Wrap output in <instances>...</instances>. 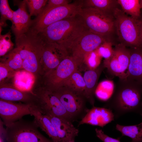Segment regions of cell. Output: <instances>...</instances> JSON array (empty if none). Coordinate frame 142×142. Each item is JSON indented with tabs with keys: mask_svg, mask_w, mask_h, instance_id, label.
Instances as JSON below:
<instances>
[{
	"mask_svg": "<svg viewBox=\"0 0 142 142\" xmlns=\"http://www.w3.org/2000/svg\"><path fill=\"white\" fill-rule=\"evenodd\" d=\"M96 136L103 142H120L119 139L111 137L105 134L101 129H95Z\"/></svg>",
	"mask_w": 142,
	"mask_h": 142,
	"instance_id": "obj_34",
	"label": "cell"
},
{
	"mask_svg": "<svg viewBox=\"0 0 142 142\" xmlns=\"http://www.w3.org/2000/svg\"><path fill=\"white\" fill-rule=\"evenodd\" d=\"M48 0H26L31 16L39 15L42 11Z\"/></svg>",
	"mask_w": 142,
	"mask_h": 142,
	"instance_id": "obj_31",
	"label": "cell"
},
{
	"mask_svg": "<svg viewBox=\"0 0 142 142\" xmlns=\"http://www.w3.org/2000/svg\"><path fill=\"white\" fill-rule=\"evenodd\" d=\"M78 14L92 33L107 37L115 31L113 15L90 7H82Z\"/></svg>",
	"mask_w": 142,
	"mask_h": 142,
	"instance_id": "obj_6",
	"label": "cell"
},
{
	"mask_svg": "<svg viewBox=\"0 0 142 142\" xmlns=\"http://www.w3.org/2000/svg\"><path fill=\"white\" fill-rule=\"evenodd\" d=\"M70 1L68 0H48L42 11L38 16L43 14L49 10L53 8L69 4L70 3Z\"/></svg>",
	"mask_w": 142,
	"mask_h": 142,
	"instance_id": "obj_33",
	"label": "cell"
},
{
	"mask_svg": "<svg viewBox=\"0 0 142 142\" xmlns=\"http://www.w3.org/2000/svg\"><path fill=\"white\" fill-rule=\"evenodd\" d=\"M113 82L110 80H105L100 82L97 86L95 94L99 99L104 101L109 100L114 91Z\"/></svg>",
	"mask_w": 142,
	"mask_h": 142,
	"instance_id": "obj_27",
	"label": "cell"
},
{
	"mask_svg": "<svg viewBox=\"0 0 142 142\" xmlns=\"http://www.w3.org/2000/svg\"><path fill=\"white\" fill-rule=\"evenodd\" d=\"M34 118V121L54 142H60L55 130L51 120L46 115L41 113L33 105L32 115Z\"/></svg>",
	"mask_w": 142,
	"mask_h": 142,
	"instance_id": "obj_21",
	"label": "cell"
},
{
	"mask_svg": "<svg viewBox=\"0 0 142 142\" xmlns=\"http://www.w3.org/2000/svg\"><path fill=\"white\" fill-rule=\"evenodd\" d=\"M34 94L36 98L35 106L42 114H51L71 121L73 120L59 99L52 91L44 87Z\"/></svg>",
	"mask_w": 142,
	"mask_h": 142,
	"instance_id": "obj_9",
	"label": "cell"
},
{
	"mask_svg": "<svg viewBox=\"0 0 142 142\" xmlns=\"http://www.w3.org/2000/svg\"><path fill=\"white\" fill-rule=\"evenodd\" d=\"M0 27H5L7 26V20L12 21L14 12L10 8L8 0H0Z\"/></svg>",
	"mask_w": 142,
	"mask_h": 142,
	"instance_id": "obj_28",
	"label": "cell"
},
{
	"mask_svg": "<svg viewBox=\"0 0 142 142\" xmlns=\"http://www.w3.org/2000/svg\"><path fill=\"white\" fill-rule=\"evenodd\" d=\"M80 65L75 58L68 56L55 69L44 75V87L53 91L63 86L66 81Z\"/></svg>",
	"mask_w": 142,
	"mask_h": 142,
	"instance_id": "obj_8",
	"label": "cell"
},
{
	"mask_svg": "<svg viewBox=\"0 0 142 142\" xmlns=\"http://www.w3.org/2000/svg\"><path fill=\"white\" fill-rule=\"evenodd\" d=\"M130 49L121 43L116 44L114 48L112 56L104 59L103 64L112 75L124 79L126 77L130 61Z\"/></svg>",
	"mask_w": 142,
	"mask_h": 142,
	"instance_id": "obj_10",
	"label": "cell"
},
{
	"mask_svg": "<svg viewBox=\"0 0 142 142\" xmlns=\"http://www.w3.org/2000/svg\"><path fill=\"white\" fill-rule=\"evenodd\" d=\"M14 5L18 9L14 11L11 29L15 40L28 32L32 23V20L27 11L26 0L14 1Z\"/></svg>",
	"mask_w": 142,
	"mask_h": 142,
	"instance_id": "obj_15",
	"label": "cell"
},
{
	"mask_svg": "<svg viewBox=\"0 0 142 142\" xmlns=\"http://www.w3.org/2000/svg\"><path fill=\"white\" fill-rule=\"evenodd\" d=\"M115 31L120 43L130 48L142 49L141 22L129 16L118 7L113 12Z\"/></svg>",
	"mask_w": 142,
	"mask_h": 142,
	"instance_id": "obj_4",
	"label": "cell"
},
{
	"mask_svg": "<svg viewBox=\"0 0 142 142\" xmlns=\"http://www.w3.org/2000/svg\"><path fill=\"white\" fill-rule=\"evenodd\" d=\"M139 4L141 8H142V0H139Z\"/></svg>",
	"mask_w": 142,
	"mask_h": 142,
	"instance_id": "obj_36",
	"label": "cell"
},
{
	"mask_svg": "<svg viewBox=\"0 0 142 142\" xmlns=\"http://www.w3.org/2000/svg\"><path fill=\"white\" fill-rule=\"evenodd\" d=\"M34 105L17 103L0 99V116L6 127L21 119L24 116L32 114Z\"/></svg>",
	"mask_w": 142,
	"mask_h": 142,
	"instance_id": "obj_14",
	"label": "cell"
},
{
	"mask_svg": "<svg viewBox=\"0 0 142 142\" xmlns=\"http://www.w3.org/2000/svg\"><path fill=\"white\" fill-rule=\"evenodd\" d=\"M114 118L112 110L94 106L88 111L78 125L87 124L103 127L114 120Z\"/></svg>",
	"mask_w": 142,
	"mask_h": 142,
	"instance_id": "obj_17",
	"label": "cell"
},
{
	"mask_svg": "<svg viewBox=\"0 0 142 142\" xmlns=\"http://www.w3.org/2000/svg\"><path fill=\"white\" fill-rule=\"evenodd\" d=\"M14 72L11 70L6 65L1 62L0 63V82L8 77L9 73Z\"/></svg>",
	"mask_w": 142,
	"mask_h": 142,
	"instance_id": "obj_35",
	"label": "cell"
},
{
	"mask_svg": "<svg viewBox=\"0 0 142 142\" xmlns=\"http://www.w3.org/2000/svg\"><path fill=\"white\" fill-rule=\"evenodd\" d=\"M88 30L78 14L54 23L37 34L43 42L59 44L68 53L77 40Z\"/></svg>",
	"mask_w": 142,
	"mask_h": 142,
	"instance_id": "obj_2",
	"label": "cell"
},
{
	"mask_svg": "<svg viewBox=\"0 0 142 142\" xmlns=\"http://www.w3.org/2000/svg\"><path fill=\"white\" fill-rule=\"evenodd\" d=\"M63 86L83 95L85 83L83 77L78 69L72 74L65 82Z\"/></svg>",
	"mask_w": 142,
	"mask_h": 142,
	"instance_id": "obj_25",
	"label": "cell"
},
{
	"mask_svg": "<svg viewBox=\"0 0 142 142\" xmlns=\"http://www.w3.org/2000/svg\"><path fill=\"white\" fill-rule=\"evenodd\" d=\"M117 0H83L82 7L95 8L103 12L113 15L115 9L117 8Z\"/></svg>",
	"mask_w": 142,
	"mask_h": 142,
	"instance_id": "obj_22",
	"label": "cell"
},
{
	"mask_svg": "<svg viewBox=\"0 0 142 142\" xmlns=\"http://www.w3.org/2000/svg\"><path fill=\"white\" fill-rule=\"evenodd\" d=\"M102 58L95 50L85 54L83 63L86 65L88 69L94 70L100 65Z\"/></svg>",
	"mask_w": 142,
	"mask_h": 142,
	"instance_id": "obj_30",
	"label": "cell"
},
{
	"mask_svg": "<svg viewBox=\"0 0 142 142\" xmlns=\"http://www.w3.org/2000/svg\"><path fill=\"white\" fill-rule=\"evenodd\" d=\"M117 1L124 13L133 18L139 19L141 9L139 0H118Z\"/></svg>",
	"mask_w": 142,
	"mask_h": 142,
	"instance_id": "obj_26",
	"label": "cell"
},
{
	"mask_svg": "<svg viewBox=\"0 0 142 142\" xmlns=\"http://www.w3.org/2000/svg\"><path fill=\"white\" fill-rule=\"evenodd\" d=\"M45 115L51 120L60 142H75V138L78 136L79 131L71 121L51 114Z\"/></svg>",
	"mask_w": 142,
	"mask_h": 142,
	"instance_id": "obj_16",
	"label": "cell"
},
{
	"mask_svg": "<svg viewBox=\"0 0 142 142\" xmlns=\"http://www.w3.org/2000/svg\"><path fill=\"white\" fill-rule=\"evenodd\" d=\"M141 22V27L142 32V20H140Z\"/></svg>",
	"mask_w": 142,
	"mask_h": 142,
	"instance_id": "obj_37",
	"label": "cell"
},
{
	"mask_svg": "<svg viewBox=\"0 0 142 142\" xmlns=\"http://www.w3.org/2000/svg\"><path fill=\"white\" fill-rule=\"evenodd\" d=\"M141 110H142L141 112V113H142V102H141Z\"/></svg>",
	"mask_w": 142,
	"mask_h": 142,
	"instance_id": "obj_38",
	"label": "cell"
},
{
	"mask_svg": "<svg viewBox=\"0 0 142 142\" xmlns=\"http://www.w3.org/2000/svg\"><path fill=\"white\" fill-rule=\"evenodd\" d=\"M83 6V0H77L52 8L32 20L29 30L37 34L54 23L78 15Z\"/></svg>",
	"mask_w": 142,
	"mask_h": 142,
	"instance_id": "obj_5",
	"label": "cell"
},
{
	"mask_svg": "<svg viewBox=\"0 0 142 142\" xmlns=\"http://www.w3.org/2000/svg\"><path fill=\"white\" fill-rule=\"evenodd\" d=\"M96 50L100 56L104 59H108L113 55L114 48L112 43L109 40L104 42L99 46Z\"/></svg>",
	"mask_w": 142,
	"mask_h": 142,
	"instance_id": "obj_32",
	"label": "cell"
},
{
	"mask_svg": "<svg viewBox=\"0 0 142 142\" xmlns=\"http://www.w3.org/2000/svg\"><path fill=\"white\" fill-rule=\"evenodd\" d=\"M11 33L9 31L6 34L0 35V56L2 57L12 50L14 44L11 39Z\"/></svg>",
	"mask_w": 142,
	"mask_h": 142,
	"instance_id": "obj_29",
	"label": "cell"
},
{
	"mask_svg": "<svg viewBox=\"0 0 142 142\" xmlns=\"http://www.w3.org/2000/svg\"><path fill=\"white\" fill-rule=\"evenodd\" d=\"M43 42L41 71L45 75L55 69L64 59L69 55L67 50L59 45Z\"/></svg>",
	"mask_w": 142,
	"mask_h": 142,
	"instance_id": "obj_12",
	"label": "cell"
},
{
	"mask_svg": "<svg viewBox=\"0 0 142 142\" xmlns=\"http://www.w3.org/2000/svg\"><path fill=\"white\" fill-rule=\"evenodd\" d=\"M1 62L14 72L23 69V61L19 51L16 47L1 58Z\"/></svg>",
	"mask_w": 142,
	"mask_h": 142,
	"instance_id": "obj_24",
	"label": "cell"
},
{
	"mask_svg": "<svg viewBox=\"0 0 142 142\" xmlns=\"http://www.w3.org/2000/svg\"><path fill=\"white\" fill-rule=\"evenodd\" d=\"M15 43L23 61V69L32 73L41 71L43 42L38 34L29 30L15 40Z\"/></svg>",
	"mask_w": 142,
	"mask_h": 142,
	"instance_id": "obj_3",
	"label": "cell"
},
{
	"mask_svg": "<svg viewBox=\"0 0 142 142\" xmlns=\"http://www.w3.org/2000/svg\"><path fill=\"white\" fill-rule=\"evenodd\" d=\"M140 115L142 116V113ZM116 129L122 134L132 139L130 142H142V122L134 125L125 126L117 124Z\"/></svg>",
	"mask_w": 142,
	"mask_h": 142,
	"instance_id": "obj_23",
	"label": "cell"
},
{
	"mask_svg": "<svg viewBox=\"0 0 142 142\" xmlns=\"http://www.w3.org/2000/svg\"><path fill=\"white\" fill-rule=\"evenodd\" d=\"M129 63L126 78L142 84V49L130 48Z\"/></svg>",
	"mask_w": 142,
	"mask_h": 142,
	"instance_id": "obj_20",
	"label": "cell"
},
{
	"mask_svg": "<svg viewBox=\"0 0 142 142\" xmlns=\"http://www.w3.org/2000/svg\"><path fill=\"white\" fill-rule=\"evenodd\" d=\"M105 67L103 64L94 70L88 69L84 73L83 78L85 88L83 95L90 104L94 106V95L99 76Z\"/></svg>",
	"mask_w": 142,
	"mask_h": 142,
	"instance_id": "obj_19",
	"label": "cell"
},
{
	"mask_svg": "<svg viewBox=\"0 0 142 142\" xmlns=\"http://www.w3.org/2000/svg\"><path fill=\"white\" fill-rule=\"evenodd\" d=\"M108 40L107 37L93 33L88 30L82 35L74 43L68 52L69 55L76 59L81 65L83 64L86 54L96 50Z\"/></svg>",
	"mask_w": 142,
	"mask_h": 142,
	"instance_id": "obj_11",
	"label": "cell"
},
{
	"mask_svg": "<svg viewBox=\"0 0 142 142\" xmlns=\"http://www.w3.org/2000/svg\"><path fill=\"white\" fill-rule=\"evenodd\" d=\"M6 127L7 142H54L40 133L33 121L22 119Z\"/></svg>",
	"mask_w": 142,
	"mask_h": 142,
	"instance_id": "obj_7",
	"label": "cell"
},
{
	"mask_svg": "<svg viewBox=\"0 0 142 142\" xmlns=\"http://www.w3.org/2000/svg\"><path fill=\"white\" fill-rule=\"evenodd\" d=\"M1 99L11 102L19 101L34 105L36 97L34 93L10 86H1Z\"/></svg>",
	"mask_w": 142,
	"mask_h": 142,
	"instance_id": "obj_18",
	"label": "cell"
},
{
	"mask_svg": "<svg viewBox=\"0 0 142 142\" xmlns=\"http://www.w3.org/2000/svg\"><path fill=\"white\" fill-rule=\"evenodd\" d=\"M142 84L127 78L119 79L114 93L107 104L118 118L127 113L141 112Z\"/></svg>",
	"mask_w": 142,
	"mask_h": 142,
	"instance_id": "obj_1",
	"label": "cell"
},
{
	"mask_svg": "<svg viewBox=\"0 0 142 142\" xmlns=\"http://www.w3.org/2000/svg\"><path fill=\"white\" fill-rule=\"evenodd\" d=\"M52 92L59 99L73 119L83 110L85 98L83 94L64 86Z\"/></svg>",
	"mask_w": 142,
	"mask_h": 142,
	"instance_id": "obj_13",
	"label": "cell"
}]
</instances>
